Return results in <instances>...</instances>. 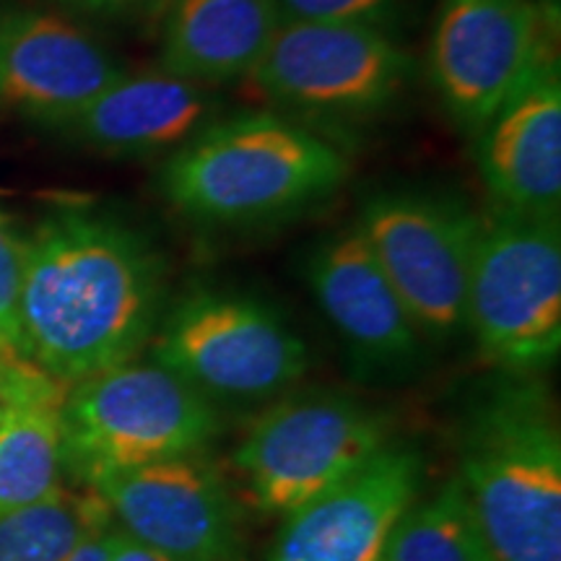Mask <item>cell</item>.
<instances>
[{
	"instance_id": "cell-1",
	"label": "cell",
	"mask_w": 561,
	"mask_h": 561,
	"mask_svg": "<svg viewBox=\"0 0 561 561\" xmlns=\"http://www.w3.org/2000/svg\"><path fill=\"white\" fill-rule=\"evenodd\" d=\"M167 261L115 210L62 203L24 240L21 354L73 385L136 359L167 312Z\"/></svg>"
},
{
	"instance_id": "cell-2",
	"label": "cell",
	"mask_w": 561,
	"mask_h": 561,
	"mask_svg": "<svg viewBox=\"0 0 561 561\" xmlns=\"http://www.w3.org/2000/svg\"><path fill=\"white\" fill-rule=\"evenodd\" d=\"M351 164L339 146L276 112L210 121L161 172V193L187 219L214 227L263 224L328 201Z\"/></svg>"
},
{
	"instance_id": "cell-3",
	"label": "cell",
	"mask_w": 561,
	"mask_h": 561,
	"mask_svg": "<svg viewBox=\"0 0 561 561\" xmlns=\"http://www.w3.org/2000/svg\"><path fill=\"white\" fill-rule=\"evenodd\" d=\"M458 479L496 561H561V432L541 380L507 375L473 405Z\"/></svg>"
},
{
	"instance_id": "cell-4",
	"label": "cell",
	"mask_w": 561,
	"mask_h": 561,
	"mask_svg": "<svg viewBox=\"0 0 561 561\" xmlns=\"http://www.w3.org/2000/svg\"><path fill=\"white\" fill-rule=\"evenodd\" d=\"M224 430L214 401L159 364H121L73 382L60 405L62 473L91 486L146 462L201 455Z\"/></svg>"
},
{
	"instance_id": "cell-5",
	"label": "cell",
	"mask_w": 561,
	"mask_h": 561,
	"mask_svg": "<svg viewBox=\"0 0 561 561\" xmlns=\"http://www.w3.org/2000/svg\"><path fill=\"white\" fill-rule=\"evenodd\" d=\"M466 331L504 375H536L561 351L559 219L494 208L481 219Z\"/></svg>"
},
{
	"instance_id": "cell-6",
	"label": "cell",
	"mask_w": 561,
	"mask_h": 561,
	"mask_svg": "<svg viewBox=\"0 0 561 561\" xmlns=\"http://www.w3.org/2000/svg\"><path fill=\"white\" fill-rule=\"evenodd\" d=\"M151 356L214 403L280 396L310 367L307 343L276 310L219 289H195L164 312Z\"/></svg>"
},
{
	"instance_id": "cell-7",
	"label": "cell",
	"mask_w": 561,
	"mask_h": 561,
	"mask_svg": "<svg viewBox=\"0 0 561 561\" xmlns=\"http://www.w3.org/2000/svg\"><path fill=\"white\" fill-rule=\"evenodd\" d=\"M388 445V419L343 392H305L271 405L231 453L242 496L286 517L333 489Z\"/></svg>"
},
{
	"instance_id": "cell-8",
	"label": "cell",
	"mask_w": 561,
	"mask_h": 561,
	"mask_svg": "<svg viewBox=\"0 0 561 561\" xmlns=\"http://www.w3.org/2000/svg\"><path fill=\"white\" fill-rule=\"evenodd\" d=\"M356 229L421 335L458 339L468 320V284L481 216L453 195L405 187L367 198Z\"/></svg>"
},
{
	"instance_id": "cell-9",
	"label": "cell",
	"mask_w": 561,
	"mask_h": 561,
	"mask_svg": "<svg viewBox=\"0 0 561 561\" xmlns=\"http://www.w3.org/2000/svg\"><path fill=\"white\" fill-rule=\"evenodd\" d=\"M248 79L286 110L369 117L390 107L409 87L413 60L377 26L280 21Z\"/></svg>"
},
{
	"instance_id": "cell-10",
	"label": "cell",
	"mask_w": 561,
	"mask_h": 561,
	"mask_svg": "<svg viewBox=\"0 0 561 561\" xmlns=\"http://www.w3.org/2000/svg\"><path fill=\"white\" fill-rule=\"evenodd\" d=\"M549 16L536 0H445L434 21L430 76L442 107L479 133L551 55Z\"/></svg>"
},
{
	"instance_id": "cell-11",
	"label": "cell",
	"mask_w": 561,
	"mask_h": 561,
	"mask_svg": "<svg viewBox=\"0 0 561 561\" xmlns=\"http://www.w3.org/2000/svg\"><path fill=\"white\" fill-rule=\"evenodd\" d=\"M117 528L174 561H244V520L229 481L201 455L146 462L89 486Z\"/></svg>"
},
{
	"instance_id": "cell-12",
	"label": "cell",
	"mask_w": 561,
	"mask_h": 561,
	"mask_svg": "<svg viewBox=\"0 0 561 561\" xmlns=\"http://www.w3.org/2000/svg\"><path fill=\"white\" fill-rule=\"evenodd\" d=\"M421 481L416 447L388 442L333 489L289 512L268 561H380Z\"/></svg>"
},
{
	"instance_id": "cell-13",
	"label": "cell",
	"mask_w": 561,
	"mask_h": 561,
	"mask_svg": "<svg viewBox=\"0 0 561 561\" xmlns=\"http://www.w3.org/2000/svg\"><path fill=\"white\" fill-rule=\"evenodd\" d=\"M128 73L73 21L0 9V107L60 125Z\"/></svg>"
},
{
	"instance_id": "cell-14",
	"label": "cell",
	"mask_w": 561,
	"mask_h": 561,
	"mask_svg": "<svg viewBox=\"0 0 561 561\" xmlns=\"http://www.w3.org/2000/svg\"><path fill=\"white\" fill-rule=\"evenodd\" d=\"M307 284L362 369L405 371L419 359V325L359 229L339 231L310 252Z\"/></svg>"
},
{
	"instance_id": "cell-15",
	"label": "cell",
	"mask_w": 561,
	"mask_h": 561,
	"mask_svg": "<svg viewBox=\"0 0 561 561\" xmlns=\"http://www.w3.org/2000/svg\"><path fill=\"white\" fill-rule=\"evenodd\" d=\"M476 159L496 206L559 219L561 76L546 55L520 89L476 133Z\"/></svg>"
},
{
	"instance_id": "cell-16",
	"label": "cell",
	"mask_w": 561,
	"mask_h": 561,
	"mask_svg": "<svg viewBox=\"0 0 561 561\" xmlns=\"http://www.w3.org/2000/svg\"><path fill=\"white\" fill-rule=\"evenodd\" d=\"M214 110L208 87L159 68L125 73L55 128L110 157H153L185 146Z\"/></svg>"
},
{
	"instance_id": "cell-17",
	"label": "cell",
	"mask_w": 561,
	"mask_h": 561,
	"mask_svg": "<svg viewBox=\"0 0 561 561\" xmlns=\"http://www.w3.org/2000/svg\"><path fill=\"white\" fill-rule=\"evenodd\" d=\"M161 70L201 87L248 79L280 26L276 0H172Z\"/></svg>"
},
{
	"instance_id": "cell-18",
	"label": "cell",
	"mask_w": 561,
	"mask_h": 561,
	"mask_svg": "<svg viewBox=\"0 0 561 561\" xmlns=\"http://www.w3.org/2000/svg\"><path fill=\"white\" fill-rule=\"evenodd\" d=\"M60 405H21L0 421V517L62 489Z\"/></svg>"
},
{
	"instance_id": "cell-19",
	"label": "cell",
	"mask_w": 561,
	"mask_h": 561,
	"mask_svg": "<svg viewBox=\"0 0 561 561\" xmlns=\"http://www.w3.org/2000/svg\"><path fill=\"white\" fill-rule=\"evenodd\" d=\"M380 561H496L460 479L413 502L392 528Z\"/></svg>"
},
{
	"instance_id": "cell-20",
	"label": "cell",
	"mask_w": 561,
	"mask_h": 561,
	"mask_svg": "<svg viewBox=\"0 0 561 561\" xmlns=\"http://www.w3.org/2000/svg\"><path fill=\"white\" fill-rule=\"evenodd\" d=\"M104 507L96 491L60 489L32 507L0 517V561H66Z\"/></svg>"
},
{
	"instance_id": "cell-21",
	"label": "cell",
	"mask_w": 561,
	"mask_h": 561,
	"mask_svg": "<svg viewBox=\"0 0 561 561\" xmlns=\"http://www.w3.org/2000/svg\"><path fill=\"white\" fill-rule=\"evenodd\" d=\"M70 385L55 380L24 354L0 346V421L30 403H62Z\"/></svg>"
},
{
	"instance_id": "cell-22",
	"label": "cell",
	"mask_w": 561,
	"mask_h": 561,
	"mask_svg": "<svg viewBox=\"0 0 561 561\" xmlns=\"http://www.w3.org/2000/svg\"><path fill=\"white\" fill-rule=\"evenodd\" d=\"M280 21L314 24H362L385 30L398 0H276Z\"/></svg>"
},
{
	"instance_id": "cell-23",
	"label": "cell",
	"mask_w": 561,
	"mask_h": 561,
	"mask_svg": "<svg viewBox=\"0 0 561 561\" xmlns=\"http://www.w3.org/2000/svg\"><path fill=\"white\" fill-rule=\"evenodd\" d=\"M21 280H24V240L0 221V343L19 354Z\"/></svg>"
},
{
	"instance_id": "cell-24",
	"label": "cell",
	"mask_w": 561,
	"mask_h": 561,
	"mask_svg": "<svg viewBox=\"0 0 561 561\" xmlns=\"http://www.w3.org/2000/svg\"><path fill=\"white\" fill-rule=\"evenodd\" d=\"M60 3L68 9L110 19H161L172 0H60Z\"/></svg>"
},
{
	"instance_id": "cell-25",
	"label": "cell",
	"mask_w": 561,
	"mask_h": 561,
	"mask_svg": "<svg viewBox=\"0 0 561 561\" xmlns=\"http://www.w3.org/2000/svg\"><path fill=\"white\" fill-rule=\"evenodd\" d=\"M115 520H112L107 504L96 512L94 520L89 523V528L83 530L79 543L73 546V551L68 553L66 561H110L112 551V536H115Z\"/></svg>"
},
{
	"instance_id": "cell-26",
	"label": "cell",
	"mask_w": 561,
	"mask_h": 561,
	"mask_svg": "<svg viewBox=\"0 0 561 561\" xmlns=\"http://www.w3.org/2000/svg\"><path fill=\"white\" fill-rule=\"evenodd\" d=\"M110 561H174V559L149 549V546L138 543L136 538L128 536V533H123L121 528H115V536H112Z\"/></svg>"
},
{
	"instance_id": "cell-27",
	"label": "cell",
	"mask_w": 561,
	"mask_h": 561,
	"mask_svg": "<svg viewBox=\"0 0 561 561\" xmlns=\"http://www.w3.org/2000/svg\"><path fill=\"white\" fill-rule=\"evenodd\" d=\"M0 346H3V343H0Z\"/></svg>"
}]
</instances>
